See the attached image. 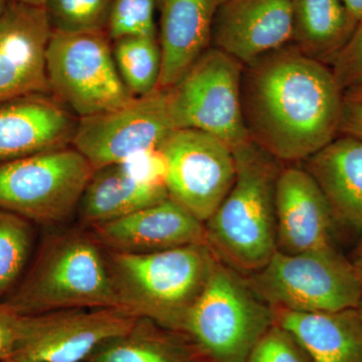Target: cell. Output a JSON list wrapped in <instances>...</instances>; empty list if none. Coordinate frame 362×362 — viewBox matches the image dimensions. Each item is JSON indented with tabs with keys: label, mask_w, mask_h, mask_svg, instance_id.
Wrapping results in <instances>:
<instances>
[{
	"label": "cell",
	"mask_w": 362,
	"mask_h": 362,
	"mask_svg": "<svg viewBox=\"0 0 362 362\" xmlns=\"http://www.w3.org/2000/svg\"><path fill=\"white\" fill-rule=\"evenodd\" d=\"M243 116L252 141L280 162H303L339 134L342 89L330 66L292 44L244 66Z\"/></svg>",
	"instance_id": "cell-1"
},
{
	"label": "cell",
	"mask_w": 362,
	"mask_h": 362,
	"mask_svg": "<svg viewBox=\"0 0 362 362\" xmlns=\"http://www.w3.org/2000/svg\"><path fill=\"white\" fill-rule=\"evenodd\" d=\"M235 180L204 223L206 245L240 274H254L277 252L275 192L282 162L252 140L233 149Z\"/></svg>",
	"instance_id": "cell-2"
},
{
	"label": "cell",
	"mask_w": 362,
	"mask_h": 362,
	"mask_svg": "<svg viewBox=\"0 0 362 362\" xmlns=\"http://www.w3.org/2000/svg\"><path fill=\"white\" fill-rule=\"evenodd\" d=\"M4 302L21 315L121 308L106 252L90 233L80 230L47 235Z\"/></svg>",
	"instance_id": "cell-3"
},
{
	"label": "cell",
	"mask_w": 362,
	"mask_h": 362,
	"mask_svg": "<svg viewBox=\"0 0 362 362\" xmlns=\"http://www.w3.org/2000/svg\"><path fill=\"white\" fill-rule=\"evenodd\" d=\"M105 252L121 308L181 334L216 261L209 247L189 245L152 254Z\"/></svg>",
	"instance_id": "cell-4"
},
{
	"label": "cell",
	"mask_w": 362,
	"mask_h": 362,
	"mask_svg": "<svg viewBox=\"0 0 362 362\" xmlns=\"http://www.w3.org/2000/svg\"><path fill=\"white\" fill-rule=\"evenodd\" d=\"M273 324V309L249 281L216 258L181 335L209 362H245Z\"/></svg>",
	"instance_id": "cell-5"
},
{
	"label": "cell",
	"mask_w": 362,
	"mask_h": 362,
	"mask_svg": "<svg viewBox=\"0 0 362 362\" xmlns=\"http://www.w3.org/2000/svg\"><path fill=\"white\" fill-rule=\"evenodd\" d=\"M247 281L272 309L341 311L357 308L362 297L361 273L334 247L297 255L276 252Z\"/></svg>",
	"instance_id": "cell-6"
},
{
	"label": "cell",
	"mask_w": 362,
	"mask_h": 362,
	"mask_svg": "<svg viewBox=\"0 0 362 362\" xmlns=\"http://www.w3.org/2000/svg\"><path fill=\"white\" fill-rule=\"evenodd\" d=\"M94 170L73 146L1 164L0 209L33 225L63 223L77 211Z\"/></svg>",
	"instance_id": "cell-7"
},
{
	"label": "cell",
	"mask_w": 362,
	"mask_h": 362,
	"mask_svg": "<svg viewBox=\"0 0 362 362\" xmlns=\"http://www.w3.org/2000/svg\"><path fill=\"white\" fill-rule=\"evenodd\" d=\"M51 94L78 119L134 99L124 84L106 32L52 33L47 52Z\"/></svg>",
	"instance_id": "cell-8"
},
{
	"label": "cell",
	"mask_w": 362,
	"mask_h": 362,
	"mask_svg": "<svg viewBox=\"0 0 362 362\" xmlns=\"http://www.w3.org/2000/svg\"><path fill=\"white\" fill-rule=\"evenodd\" d=\"M244 65L211 47L169 88L168 102L175 129L216 136L233 150L251 141L243 116L240 80Z\"/></svg>",
	"instance_id": "cell-9"
},
{
	"label": "cell",
	"mask_w": 362,
	"mask_h": 362,
	"mask_svg": "<svg viewBox=\"0 0 362 362\" xmlns=\"http://www.w3.org/2000/svg\"><path fill=\"white\" fill-rule=\"evenodd\" d=\"M137 319L118 307L21 315L13 361H88L100 345L129 331Z\"/></svg>",
	"instance_id": "cell-10"
},
{
	"label": "cell",
	"mask_w": 362,
	"mask_h": 362,
	"mask_svg": "<svg viewBox=\"0 0 362 362\" xmlns=\"http://www.w3.org/2000/svg\"><path fill=\"white\" fill-rule=\"evenodd\" d=\"M169 197L206 223L230 192L235 159L230 145L197 129H175L161 145Z\"/></svg>",
	"instance_id": "cell-11"
},
{
	"label": "cell",
	"mask_w": 362,
	"mask_h": 362,
	"mask_svg": "<svg viewBox=\"0 0 362 362\" xmlns=\"http://www.w3.org/2000/svg\"><path fill=\"white\" fill-rule=\"evenodd\" d=\"M173 130L168 90L157 89L119 108L78 119L71 146L96 170L160 148Z\"/></svg>",
	"instance_id": "cell-12"
},
{
	"label": "cell",
	"mask_w": 362,
	"mask_h": 362,
	"mask_svg": "<svg viewBox=\"0 0 362 362\" xmlns=\"http://www.w3.org/2000/svg\"><path fill=\"white\" fill-rule=\"evenodd\" d=\"M52 35L44 6L11 0L0 14V102L51 94L47 52Z\"/></svg>",
	"instance_id": "cell-13"
},
{
	"label": "cell",
	"mask_w": 362,
	"mask_h": 362,
	"mask_svg": "<svg viewBox=\"0 0 362 362\" xmlns=\"http://www.w3.org/2000/svg\"><path fill=\"white\" fill-rule=\"evenodd\" d=\"M275 211L277 252L297 255L333 247L337 218L322 190L303 166L281 169Z\"/></svg>",
	"instance_id": "cell-14"
},
{
	"label": "cell",
	"mask_w": 362,
	"mask_h": 362,
	"mask_svg": "<svg viewBox=\"0 0 362 362\" xmlns=\"http://www.w3.org/2000/svg\"><path fill=\"white\" fill-rule=\"evenodd\" d=\"M290 0H223L214 16L211 47L246 66L291 44Z\"/></svg>",
	"instance_id": "cell-15"
},
{
	"label": "cell",
	"mask_w": 362,
	"mask_h": 362,
	"mask_svg": "<svg viewBox=\"0 0 362 362\" xmlns=\"http://www.w3.org/2000/svg\"><path fill=\"white\" fill-rule=\"evenodd\" d=\"M78 118L52 94L0 102V165L71 146Z\"/></svg>",
	"instance_id": "cell-16"
},
{
	"label": "cell",
	"mask_w": 362,
	"mask_h": 362,
	"mask_svg": "<svg viewBox=\"0 0 362 362\" xmlns=\"http://www.w3.org/2000/svg\"><path fill=\"white\" fill-rule=\"evenodd\" d=\"M106 251L152 254L189 245L206 244L204 223L173 199L90 228Z\"/></svg>",
	"instance_id": "cell-17"
},
{
	"label": "cell",
	"mask_w": 362,
	"mask_h": 362,
	"mask_svg": "<svg viewBox=\"0 0 362 362\" xmlns=\"http://www.w3.org/2000/svg\"><path fill=\"white\" fill-rule=\"evenodd\" d=\"M223 0H156L161 74L159 89L175 85L211 47L214 16Z\"/></svg>",
	"instance_id": "cell-18"
},
{
	"label": "cell",
	"mask_w": 362,
	"mask_h": 362,
	"mask_svg": "<svg viewBox=\"0 0 362 362\" xmlns=\"http://www.w3.org/2000/svg\"><path fill=\"white\" fill-rule=\"evenodd\" d=\"M273 312L274 322L296 338L312 361L362 362V317L357 308Z\"/></svg>",
	"instance_id": "cell-19"
},
{
	"label": "cell",
	"mask_w": 362,
	"mask_h": 362,
	"mask_svg": "<svg viewBox=\"0 0 362 362\" xmlns=\"http://www.w3.org/2000/svg\"><path fill=\"white\" fill-rule=\"evenodd\" d=\"M337 221L362 228V139L338 135L303 161Z\"/></svg>",
	"instance_id": "cell-20"
},
{
	"label": "cell",
	"mask_w": 362,
	"mask_h": 362,
	"mask_svg": "<svg viewBox=\"0 0 362 362\" xmlns=\"http://www.w3.org/2000/svg\"><path fill=\"white\" fill-rule=\"evenodd\" d=\"M168 187L131 177L120 164L94 170L78 206V218L88 228L125 218L169 199Z\"/></svg>",
	"instance_id": "cell-21"
},
{
	"label": "cell",
	"mask_w": 362,
	"mask_h": 362,
	"mask_svg": "<svg viewBox=\"0 0 362 362\" xmlns=\"http://www.w3.org/2000/svg\"><path fill=\"white\" fill-rule=\"evenodd\" d=\"M291 44L305 56L332 65L356 28L342 0H290Z\"/></svg>",
	"instance_id": "cell-22"
},
{
	"label": "cell",
	"mask_w": 362,
	"mask_h": 362,
	"mask_svg": "<svg viewBox=\"0 0 362 362\" xmlns=\"http://www.w3.org/2000/svg\"><path fill=\"white\" fill-rule=\"evenodd\" d=\"M197 350L180 333L138 318L129 331L100 345L90 362H190Z\"/></svg>",
	"instance_id": "cell-23"
},
{
	"label": "cell",
	"mask_w": 362,
	"mask_h": 362,
	"mask_svg": "<svg viewBox=\"0 0 362 362\" xmlns=\"http://www.w3.org/2000/svg\"><path fill=\"white\" fill-rule=\"evenodd\" d=\"M121 78L134 97L159 89L161 51L158 37H129L112 42Z\"/></svg>",
	"instance_id": "cell-24"
},
{
	"label": "cell",
	"mask_w": 362,
	"mask_h": 362,
	"mask_svg": "<svg viewBox=\"0 0 362 362\" xmlns=\"http://www.w3.org/2000/svg\"><path fill=\"white\" fill-rule=\"evenodd\" d=\"M33 223L0 209V302L16 289L30 263Z\"/></svg>",
	"instance_id": "cell-25"
},
{
	"label": "cell",
	"mask_w": 362,
	"mask_h": 362,
	"mask_svg": "<svg viewBox=\"0 0 362 362\" xmlns=\"http://www.w3.org/2000/svg\"><path fill=\"white\" fill-rule=\"evenodd\" d=\"M113 0H45L52 33H84L106 30Z\"/></svg>",
	"instance_id": "cell-26"
},
{
	"label": "cell",
	"mask_w": 362,
	"mask_h": 362,
	"mask_svg": "<svg viewBox=\"0 0 362 362\" xmlns=\"http://www.w3.org/2000/svg\"><path fill=\"white\" fill-rule=\"evenodd\" d=\"M156 0H113L106 32L111 42L129 37H157Z\"/></svg>",
	"instance_id": "cell-27"
},
{
	"label": "cell",
	"mask_w": 362,
	"mask_h": 362,
	"mask_svg": "<svg viewBox=\"0 0 362 362\" xmlns=\"http://www.w3.org/2000/svg\"><path fill=\"white\" fill-rule=\"evenodd\" d=\"M245 362H313L289 331L274 322Z\"/></svg>",
	"instance_id": "cell-28"
},
{
	"label": "cell",
	"mask_w": 362,
	"mask_h": 362,
	"mask_svg": "<svg viewBox=\"0 0 362 362\" xmlns=\"http://www.w3.org/2000/svg\"><path fill=\"white\" fill-rule=\"evenodd\" d=\"M119 164L131 177L140 182L166 187L168 164L160 148L139 152Z\"/></svg>",
	"instance_id": "cell-29"
},
{
	"label": "cell",
	"mask_w": 362,
	"mask_h": 362,
	"mask_svg": "<svg viewBox=\"0 0 362 362\" xmlns=\"http://www.w3.org/2000/svg\"><path fill=\"white\" fill-rule=\"evenodd\" d=\"M331 69L342 90L362 80V20Z\"/></svg>",
	"instance_id": "cell-30"
},
{
	"label": "cell",
	"mask_w": 362,
	"mask_h": 362,
	"mask_svg": "<svg viewBox=\"0 0 362 362\" xmlns=\"http://www.w3.org/2000/svg\"><path fill=\"white\" fill-rule=\"evenodd\" d=\"M362 139V80L342 90L339 134Z\"/></svg>",
	"instance_id": "cell-31"
},
{
	"label": "cell",
	"mask_w": 362,
	"mask_h": 362,
	"mask_svg": "<svg viewBox=\"0 0 362 362\" xmlns=\"http://www.w3.org/2000/svg\"><path fill=\"white\" fill-rule=\"evenodd\" d=\"M21 315L0 302V361H13Z\"/></svg>",
	"instance_id": "cell-32"
},
{
	"label": "cell",
	"mask_w": 362,
	"mask_h": 362,
	"mask_svg": "<svg viewBox=\"0 0 362 362\" xmlns=\"http://www.w3.org/2000/svg\"><path fill=\"white\" fill-rule=\"evenodd\" d=\"M356 25L362 20V0H342Z\"/></svg>",
	"instance_id": "cell-33"
},
{
	"label": "cell",
	"mask_w": 362,
	"mask_h": 362,
	"mask_svg": "<svg viewBox=\"0 0 362 362\" xmlns=\"http://www.w3.org/2000/svg\"><path fill=\"white\" fill-rule=\"evenodd\" d=\"M354 266L356 267L357 270L361 273L362 277V240L357 249L356 261L354 262Z\"/></svg>",
	"instance_id": "cell-34"
},
{
	"label": "cell",
	"mask_w": 362,
	"mask_h": 362,
	"mask_svg": "<svg viewBox=\"0 0 362 362\" xmlns=\"http://www.w3.org/2000/svg\"><path fill=\"white\" fill-rule=\"evenodd\" d=\"M23 4H30V6H44L45 0H18Z\"/></svg>",
	"instance_id": "cell-35"
},
{
	"label": "cell",
	"mask_w": 362,
	"mask_h": 362,
	"mask_svg": "<svg viewBox=\"0 0 362 362\" xmlns=\"http://www.w3.org/2000/svg\"><path fill=\"white\" fill-rule=\"evenodd\" d=\"M9 2H11V0H0V14L4 13V9L8 6Z\"/></svg>",
	"instance_id": "cell-36"
},
{
	"label": "cell",
	"mask_w": 362,
	"mask_h": 362,
	"mask_svg": "<svg viewBox=\"0 0 362 362\" xmlns=\"http://www.w3.org/2000/svg\"><path fill=\"white\" fill-rule=\"evenodd\" d=\"M357 310H358L359 314H361V316L362 317V297L361 302H359L358 307H357Z\"/></svg>",
	"instance_id": "cell-37"
},
{
	"label": "cell",
	"mask_w": 362,
	"mask_h": 362,
	"mask_svg": "<svg viewBox=\"0 0 362 362\" xmlns=\"http://www.w3.org/2000/svg\"><path fill=\"white\" fill-rule=\"evenodd\" d=\"M0 362H16V361H0Z\"/></svg>",
	"instance_id": "cell-38"
},
{
	"label": "cell",
	"mask_w": 362,
	"mask_h": 362,
	"mask_svg": "<svg viewBox=\"0 0 362 362\" xmlns=\"http://www.w3.org/2000/svg\"><path fill=\"white\" fill-rule=\"evenodd\" d=\"M81 362H90V361H81Z\"/></svg>",
	"instance_id": "cell-39"
},
{
	"label": "cell",
	"mask_w": 362,
	"mask_h": 362,
	"mask_svg": "<svg viewBox=\"0 0 362 362\" xmlns=\"http://www.w3.org/2000/svg\"><path fill=\"white\" fill-rule=\"evenodd\" d=\"M190 362H197V361H190Z\"/></svg>",
	"instance_id": "cell-40"
}]
</instances>
